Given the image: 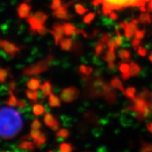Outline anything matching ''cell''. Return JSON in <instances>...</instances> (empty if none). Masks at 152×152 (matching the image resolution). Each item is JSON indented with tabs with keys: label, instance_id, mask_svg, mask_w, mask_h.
Here are the masks:
<instances>
[{
	"label": "cell",
	"instance_id": "cell-53",
	"mask_svg": "<svg viewBox=\"0 0 152 152\" xmlns=\"http://www.w3.org/2000/svg\"><path fill=\"white\" fill-rule=\"evenodd\" d=\"M108 68H109V69L111 70V71H113V70H114L115 68V63L114 62L108 63Z\"/></svg>",
	"mask_w": 152,
	"mask_h": 152
},
{
	"label": "cell",
	"instance_id": "cell-18",
	"mask_svg": "<svg viewBox=\"0 0 152 152\" xmlns=\"http://www.w3.org/2000/svg\"><path fill=\"white\" fill-rule=\"evenodd\" d=\"M8 93L9 94V97L8 99L5 101V104L9 106H11V107H14V106H17V103H18V99H17L15 95L13 93V91L11 90H8Z\"/></svg>",
	"mask_w": 152,
	"mask_h": 152
},
{
	"label": "cell",
	"instance_id": "cell-47",
	"mask_svg": "<svg viewBox=\"0 0 152 152\" xmlns=\"http://www.w3.org/2000/svg\"><path fill=\"white\" fill-rule=\"evenodd\" d=\"M31 128H35V129H39L42 128V124L39 122V121L38 119H35L33 121L31 124Z\"/></svg>",
	"mask_w": 152,
	"mask_h": 152
},
{
	"label": "cell",
	"instance_id": "cell-8",
	"mask_svg": "<svg viewBox=\"0 0 152 152\" xmlns=\"http://www.w3.org/2000/svg\"><path fill=\"white\" fill-rule=\"evenodd\" d=\"M1 47L3 48L4 52L9 54L11 58H14L16 53L20 50V49L16 47L14 43H11L7 40H2Z\"/></svg>",
	"mask_w": 152,
	"mask_h": 152
},
{
	"label": "cell",
	"instance_id": "cell-3",
	"mask_svg": "<svg viewBox=\"0 0 152 152\" xmlns=\"http://www.w3.org/2000/svg\"><path fill=\"white\" fill-rule=\"evenodd\" d=\"M148 0H95L94 4H102L104 16H108L113 10L121 9L127 7L144 6Z\"/></svg>",
	"mask_w": 152,
	"mask_h": 152
},
{
	"label": "cell",
	"instance_id": "cell-11",
	"mask_svg": "<svg viewBox=\"0 0 152 152\" xmlns=\"http://www.w3.org/2000/svg\"><path fill=\"white\" fill-rule=\"evenodd\" d=\"M30 10H31V7L30 5L26 3H23L19 6L17 11H18V16L20 18H25L29 16Z\"/></svg>",
	"mask_w": 152,
	"mask_h": 152
},
{
	"label": "cell",
	"instance_id": "cell-59",
	"mask_svg": "<svg viewBox=\"0 0 152 152\" xmlns=\"http://www.w3.org/2000/svg\"><path fill=\"white\" fill-rule=\"evenodd\" d=\"M1 42H2V40H0V47H1Z\"/></svg>",
	"mask_w": 152,
	"mask_h": 152
},
{
	"label": "cell",
	"instance_id": "cell-35",
	"mask_svg": "<svg viewBox=\"0 0 152 152\" xmlns=\"http://www.w3.org/2000/svg\"><path fill=\"white\" fill-rule=\"evenodd\" d=\"M9 68L4 69V68H0V83H4L7 80V76H8Z\"/></svg>",
	"mask_w": 152,
	"mask_h": 152
},
{
	"label": "cell",
	"instance_id": "cell-15",
	"mask_svg": "<svg viewBox=\"0 0 152 152\" xmlns=\"http://www.w3.org/2000/svg\"><path fill=\"white\" fill-rule=\"evenodd\" d=\"M61 48L64 51H70L73 47V42L70 38H62L60 41Z\"/></svg>",
	"mask_w": 152,
	"mask_h": 152
},
{
	"label": "cell",
	"instance_id": "cell-44",
	"mask_svg": "<svg viewBox=\"0 0 152 152\" xmlns=\"http://www.w3.org/2000/svg\"><path fill=\"white\" fill-rule=\"evenodd\" d=\"M140 43H141V41H140V39H138V38L135 37L134 39H132V47L134 51H136L137 49H138V47H140Z\"/></svg>",
	"mask_w": 152,
	"mask_h": 152
},
{
	"label": "cell",
	"instance_id": "cell-9",
	"mask_svg": "<svg viewBox=\"0 0 152 152\" xmlns=\"http://www.w3.org/2000/svg\"><path fill=\"white\" fill-rule=\"evenodd\" d=\"M44 122L46 124L47 126L50 128L52 130L56 131L59 130L60 123L57 119L53 116L52 114L47 113L44 117Z\"/></svg>",
	"mask_w": 152,
	"mask_h": 152
},
{
	"label": "cell",
	"instance_id": "cell-5",
	"mask_svg": "<svg viewBox=\"0 0 152 152\" xmlns=\"http://www.w3.org/2000/svg\"><path fill=\"white\" fill-rule=\"evenodd\" d=\"M110 90H111V85H108L101 77H97L92 81L90 91L92 96H104Z\"/></svg>",
	"mask_w": 152,
	"mask_h": 152
},
{
	"label": "cell",
	"instance_id": "cell-41",
	"mask_svg": "<svg viewBox=\"0 0 152 152\" xmlns=\"http://www.w3.org/2000/svg\"><path fill=\"white\" fill-rule=\"evenodd\" d=\"M75 9L76 13L78 14H80V15L85 14V13L88 11L86 8H85V7L81 4H76L75 7Z\"/></svg>",
	"mask_w": 152,
	"mask_h": 152
},
{
	"label": "cell",
	"instance_id": "cell-58",
	"mask_svg": "<svg viewBox=\"0 0 152 152\" xmlns=\"http://www.w3.org/2000/svg\"><path fill=\"white\" fill-rule=\"evenodd\" d=\"M149 59L150 60V61L152 62V54L150 55V56H149Z\"/></svg>",
	"mask_w": 152,
	"mask_h": 152
},
{
	"label": "cell",
	"instance_id": "cell-42",
	"mask_svg": "<svg viewBox=\"0 0 152 152\" xmlns=\"http://www.w3.org/2000/svg\"><path fill=\"white\" fill-rule=\"evenodd\" d=\"M53 28V30H55V31L56 32H58V33H64V28H63V25L59 23H54L53 25L52 26Z\"/></svg>",
	"mask_w": 152,
	"mask_h": 152
},
{
	"label": "cell",
	"instance_id": "cell-54",
	"mask_svg": "<svg viewBox=\"0 0 152 152\" xmlns=\"http://www.w3.org/2000/svg\"><path fill=\"white\" fill-rule=\"evenodd\" d=\"M31 138V136H30V134H26V135L23 136L21 138H20V140H23V141H24V140H30Z\"/></svg>",
	"mask_w": 152,
	"mask_h": 152
},
{
	"label": "cell",
	"instance_id": "cell-6",
	"mask_svg": "<svg viewBox=\"0 0 152 152\" xmlns=\"http://www.w3.org/2000/svg\"><path fill=\"white\" fill-rule=\"evenodd\" d=\"M79 96V90L75 87L64 89L61 94V99L66 103H71Z\"/></svg>",
	"mask_w": 152,
	"mask_h": 152
},
{
	"label": "cell",
	"instance_id": "cell-21",
	"mask_svg": "<svg viewBox=\"0 0 152 152\" xmlns=\"http://www.w3.org/2000/svg\"><path fill=\"white\" fill-rule=\"evenodd\" d=\"M42 92L43 93L44 97H46L47 96H49V94L52 93V84L49 81H46L44 84L40 86Z\"/></svg>",
	"mask_w": 152,
	"mask_h": 152
},
{
	"label": "cell",
	"instance_id": "cell-2",
	"mask_svg": "<svg viewBox=\"0 0 152 152\" xmlns=\"http://www.w3.org/2000/svg\"><path fill=\"white\" fill-rule=\"evenodd\" d=\"M125 111H130L134 113L136 118L143 121L152 114V108L149 102L141 94L132 99V104L125 109Z\"/></svg>",
	"mask_w": 152,
	"mask_h": 152
},
{
	"label": "cell",
	"instance_id": "cell-25",
	"mask_svg": "<svg viewBox=\"0 0 152 152\" xmlns=\"http://www.w3.org/2000/svg\"><path fill=\"white\" fill-rule=\"evenodd\" d=\"M104 97L108 103L112 104L115 102V99H116V95H115V92H113V91L111 90H110L109 92L106 93V94L104 95Z\"/></svg>",
	"mask_w": 152,
	"mask_h": 152
},
{
	"label": "cell",
	"instance_id": "cell-30",
	"mask_svg": "<svg viewBox=\"0 0 152 152\" xmlns=\"http://www.w3.org/2000/svg\"><path fill=\"white\" fill-rule=\"evenodd\" d=\"M59 150L61 152H71L74 150V147L69 143H61L59 146Z\"/></svg>",
	"mask_w": 152,
	"mask_h": 152
},
{
	"label": "cell",
	"instance_id": "cell-40",
	"mask_svg": "<svg viewBox=\"0 0 152 152\" xmlns=\"http://www.w3.org/2000/svg\"><path fill=\"white\" fill-rule=\"evenodd\" d=\"M16 106L18 107V109L21 110V111H23V110L28 108V104L27 102L23 99H18Z\"/></svg>",
	"mask_w": 152,
	"mask_h": 152
},
{
	"label": "cell",
	"instance_id": "cell-29",
	"mask_svg": "<svg viewBox=\"0 0 152 152\" xmlns=\"http://www.w3.org/2000/svg\"><path fill=\"white\" fill-rule=\"evenodd\" d=\"M135 93H136V89L133 87H128L125 91V96L131 99H133L135 97Z\"/></svg>",
	"mask_w": 152,
	"mask_h": 152
},
{
	"label": "cell",
	"instance_id": "cell-50",
	"mask_svg": "<svg viewBox=\"0 0 152 152\" xmlns=\"http://www.w3.org/2000/svg\"><path fill=\"white\" fill-rule=\"evenodd\" d=\"M8 87L9 88V90L14 91L16 90V83L14 80H11L9 83H8Z\"/></svg>",
	"mask_w": 152,
	"mask_h": 152
},
{
	"label": "cell",
	"instance_id": "cell-34",
	"mask_svg": "<svg viewBox=\"0 0 152 152\" xmlns=\"http://www.w3.org/2000/svg\"><path fill=\"white\" fill-rule=\"evenodd\" d=\"M139 20L142 23H150L151 22V16L148 13H147V14H142L140 16Z\"/></svg>",
	"mask_w": 152,
	"mask_h": 152
},
{
	"label": "cell",
	"instance_id": "cell-27",
	"mask_svg": "<svg viewBox=\"0 0 152 152\" xmlns=\"http://www.w3.org/2000/svg\"><path fill=\"white\" fill-rule=\"evenodd\" d=\"M33 16L37 19V20L39 21V23H41L42 24H44L45 22H46L47 19V15L45 14V13L42 12V11H37L34 14Z\"/></svg>",
	"mask_w": 152,
	"mask_h": 152
},
{
	"label": "cell",
	"instance_id": "cell-7",
	"mask_svg": "<svg viewBox=\"0 0 152 152\" xmlns=\"http://www.w3.org/2000/svg\"><path fill=\"white\" fill-rule=\"evenodd\" d=\"M119 27L124 30V34L125 37L128 39H130L135 33V31L137 29V25L132 22H122L119 25Z\"/></svg>",
	"mask_w": 152,
	"mask_h": 152
},
{
	"label": "cell",
	"instance_id": "cell-56",
	"mask_svg": "<svg viewBox=\"0 0 152 152\" xmlns=\"http://www.w3.org/2000/svg\"><path fill=\"white\" fill-rule=\"evenodd\" d=\"M140 10H141V11H142V12H145V11H147V9H146V8L144 7V6H141V7H140Z\"/></svg>",
	"mask_w": 152,
	"mask_h": 152
},
{
	"label": "cell",
	"instance_id": "cell-36",
	"mask_svg": "<svg viewBox=\"0 0 152 152\" xmlns=\"http://www.w3.org/2000/svg\"><path fill=\"white\" fill-rule=\"evenodd\" d=\"M95 16H96V14L95 13H90L87 15H86L83 18V23L86 24H90L92 23V21L94 20Z\"/></svg>",
	"mask_w": 152,
	"mask_h": 152
},
{
	"label": "cell",
	"instance_id": "cell-55",
	"mask_svg": "<svg viewBox=\"0 0 152 152\" xmlns=\"http://www.w3.org/2000/svg\"><path fill=\"white\" fill-rule=\"evenodd\" d=\"M147 128L150 132L152 133V122H150L147 125Z\"/></svg>",
	"mask_w": 152,
	"mask_h": 152
},
{
	"label": "cell",
	"instance_id": "cell-1",
	"mask_svg": "<svg viewBox=\"0 0 152 152\" xmlns=\"http://www.w3.org/2000/svg\"><path fill=\"white\" fill-rule=\"evenodd\" d=\"M23 126L20 113L13 108H0V138L11 140L20 132Z\"/></svg>",
	"mask_w": 152,
	"mask_h": 152
},
{
	"label": "cell",
	"instance_id": "cell-46",
	"mask_svg": "<svg viewBox=\"0 0 152 152\" xmlns=\"http://www.w3.org/2000/svg\"><path fill=\"white\" fill-rule=\"evenodd\" d=\"M134 35H135V37L138 38V39H142V38L144 37V35H145V30L137 29Z\"/></svg>",
	"mask_w": 152,
	"mask_h": 152
},
{
	"label": "cell",
	"instance_id": "cell-37",
	"mask_svg": "<svg viewBox=\"0 0 152 152\" xmlns=\"http://www.w3.org/2000/svg\"><path fill=\"white\" fill-rule=\"evenodd\" d=\"M119 70L122 73H128L130 71V65L126 63H120L119 64Z\"/></svg>",
	"mask_w": 152,
	"mask_h": 152
},
{
	"label": "cell",
	"instance_id": "cell-24",
	"mask_svg": "<svg viewBox=\"0 0 152 152\" xmlns=\"http://www.w3.org/2000/svg\"><path fill=\"white\" fill-rule=\"evenodd\" d=\"M118 56L123 62H128L131 58V54L126 49H121L118 52Z\"/></svg>",
	"mask_w": 152,
	"mask_h": 152
},
{
	"label": "cell",
	"instance_id": "cell-4",
	"mask_svg": "<svg viewBox=\"0 0 152 152\" xmlns=\"http://www.w3.org/2000/svg\"><path fill=\"white\" fill-rule=\"evenodd\" d=\"M53 60H54V56L52 55H49L45 59L37 62V64L33 66L25 68L23 71V73L25 75H37L38 74L46 71Z\"/></svg>",
	"mask_w": 152,
	"mask_h": 152
},
{
	"label": "cell",
	"instance_id": "cell-20",
	"mask_svg": "<svg viewBox=\"0 0 152 152\" xmlns=\"http://www.w3.org/2000/svg\"><path fill=\"white\" fill-rule=\"evenodd\" d=\"M63 28H64V34L67 36L73 35L74 32L77 29L73 24L70 23H65L63 24Z\"/></svg>",
	"mask_w": 152,
	"mask_h": 152
},
{
	"label": "cell",
	"instance_id": "cell-14",
	"mask_svg": "<svg viewBox=\"0 0 152 152\" xmlns=\"http://www.w3.org/2000/svg\"><path fill=\"white\" fill-rule=\"evenodd\" d=\"M93 71L92 68L89 67L85 65H80L79 66V72L80 75L83 76V77L87 80L88 79L89 76L92 74Z\"/></svg>",
	"mask_w": 152,
	"mask_h": 152
},
{
	"label": "cell",
	"instance_id": "cell-12",
	"mask_svg": "<svg viewBox=\"0 0 152 152\" xmlns=\"http://www.w3.org/2000/svg\"><path fill=\"white\" fill-rule=\"evenodd\" d=\"M27 21L30 26V33L33 34V35H35L38 28L40 27L42 25H43L38 21L34 16H28L27 18Z\"/></svg>",
	"mask_w": 152,
	"mask_h": 152
},
{
	"label": "cell",
	"instance_id": "cell-23",
	"mask_svg": "<svg viewBox=\"0 0 152 152\" xmlns=\"http://www.w3.org/2000/svg\"><path fill=\"white\" fill-rule=\"evenodd\" d=\"M46 112L44 106L40 104H36L33 106V113L35 116H39Z\"/></svg>",
	"mask_w": 152,
	"mask_h": 152
},
{
	"label": "cell",
	"instance_id": "cell-17",
	"mask_svg": "<svg viewBox=\"0 0 152 152\" xmlns=\"http://www.w3.org/2000/svg\"><path fill=\"white\" fill-rule=\"evenodd\" d=\"M110 85H111V87L121 90V92H123V94H125V90L124 89V87H123L122 82L121 81V80H120L118 77H113V78L111 80Z\"/></svg>",
	"mask_w": 152,
	"mask_h": 152
},
{
	"label": "cell",
	"instance_id": "cell-10",
	"mask_svg": "<svg viewBox=\"0 0 152 152\" xmlns=\"http://www.w3.org/2000/svg\"><path fill=\"white\" fill-rule=\"evenodd\" d=\"M68 4L61 5L58 9L53 11L52 15L55 18L61 19V20H68L70 18L67 11Z\"/></svg>",
	"mask_w": 152,
	"mask_h": 152
},
{
	"label": "cell",
	"instance_id": "cell-60",
	"mask_svg": "<svg viewBox=\"0 0 152 152\" xmlns=\"http://www.w3.org/2000/svg\"><path fill=\"white\" fill-rule=\"evenodd\" d=\"M26 1H31V0H26Z\"/></svg>",
	"mask_w": 152,
	"mask_h": 152
},
{
	"label": "cell",
	"instance_id": "cell-43",
	"mask_svg": "<svg viewBox=\"0 0 152 152\" xmlns=\"http://www.w3.org/2000/svg\"><path fill=\"white\" fill-rule=\"evenodd\" d=\"M111 39V35L109 33H104L101 37V41L104 44H108L109 41Z\"/></svg>",
	"mask_w": 152,
	"mask_h": 152
},
{
	"label": "cell",
	"instance_id": "cell-51",
	"mask_svg": "<svg viewBox=\"0 0 152 152\" xmlns=\"http://www.w3.org/2000/svg\"><path fill=\"white\" fill-rule=\"evenodd\" d=\"M121 77H122V79L123 80H128L130 77H131L130 74L129 72L128 73H122V75H121Z\"/></svg>",
	"mask_w": 152,
	"mask_h": 152
},
{
	"label": "cell",
	"instance_id": "cell-38",
	"mask_svg": "<svg viewBox=\"0 0 152 152\" xmlns=\"http://www.w3.org/2000/svg\"><path fill=\"white\" fill-rule=\"evenodd\" d=\"M140 151L144 152L152 151V144L147 143V142H142Z\"/></svg>",
	"mask_w": 152,
	"mask_h": 152
},
{
	"label": "cell",
	"instance_id": "cell-22",
	"mask_svg": "<svg viewBox=\"0 0 152 152\" xmlns=\"http://www.w3.org/2000/svg\"><path fill=\"white\" fill-rule=\"evenodd\" d=\"M140 71H141V68H140V66L137 63L134 61L130 62L129 73H130L131 76H136L139 75Z\"/></svg>",
	"mask_w": 152,
	"mask_h": 152
},
{
	"label": "cell",
	"instance_id": "cell-32",
	"mask_svg": "<svg viewBox=\"0 0 152 152\" xmlns=\"http://www.w3.org/2000/svg\"><path fill=\"white\" fill-rule=\"evenodd\" d=\"M49 32L51 34H52V35L54 36L55 44H56V45H58V44L60 42L61 39L63 38V33H58V32L55 31V30H49Z\"/></svg>",
	"mask_w": 152,
	"mask_h": 152
},
{
	"label": "cell",
	"instance_id": "cell-48",
	"mask_svg": "<svg viewBox=\"0 0 152 152\" xmlns=\"http://www.w3.org/2000/svg\"><path fill=\"white\" fill-rule=\"evenodd\" d=\"M61 5V0H53L52 4H51V9L53 10H56Z\"/></svg>",
	"mask_w": 152,
	"mask_h": 152
},
{
	"label": "cell",
	"instance_id": "cell-45",
	"mask_svg": "<svg viewBox=\"0 0 152 152\" xmlns=\"http://www.w3.org/2000/svg\"><path fill=\"white\" fill-rule=\"evenodd\" d=\"M49 30L47 29V28L45 27V26H44L43 25H42V26L39 27L38 29L37 30V32L39 34V35H45L47 34V32H49Z\"/></svg>",
	"mask_w": 152,
	"mask_h": 152
},
{
	"label": "cell",
	"instance_id": "cell-52",
	"mask_svg": "<svg viewBox=\"0 0 152 152\" xmlns=\"http://www.w3.org/2000/svg\"><path fill=\"white\" fill-rule=\"evenodd\" d=\"M109 17H110V18L111 19V20H117L118 18V14H116V13L111 12V14H109Z\"/></svg>",
	"mask_w": 152,
	"mask_h": 152
},
{
	"label": "cell",
	"instance_id": "cell-57",
	"mask_svg": "<svg viewBox=\"0 0 152 152\" xmlns=\"http://www.w3.org/2000/svg\"><path fill=\"white\" fill-rule=\"evenodd\" d=\"M99 34V30H94V33H93V35L94 36H97Z\"/></svg>",
	"mask_w": 152,
	"mask_h": 152
},
{
	"label": "cell",
	"instance_id": "cell-31",
	"mask_svg": "<svg viewBox=\"0 0 152 152\" xmlns=\"http://www.w3.org/2000/svg\"><path fill=\"white\" fill-rule=\"evenodd\" d=\"M46 140H47L46 135H45L44 133H41L40 136H39L37 140H34V143L35 144L36 147H39L46 142Z\"/></svg>",
	"mask_w": 152,
	"mask_h": 152
},
{
	"label": "cell",
	"instance_id": "cell-49",
	"mask_svg": "<svg viewBox=\"0 0 152 152\" xmlns=\"http://www.w3.org/2000/svg\"><path fill=\"white\" fill-rule=\"evenodd\" d=\"M138 54L141 56H145L147 54V50L144 47L140 46L137 49Z\"/></svg>",
	"mask_w": 152,
	"mask_h": 152
},
{
	"label": "cell",
	"instance_id": "cell-13",
	"mask_svg": "<svg viewBox=\"0 0 152 152\" xmlns=\"http://www.w3.org/2000/svg\"><path fill=\"white\" fill-rule=\"evenodd\" d=\"M35 147H36L35 144L29 141V140H24V141H22L18 146L19 149L28 150V151H34L35 149Z\"/></svg>",
	"mask_w": 152,
	"mask_h": 152
},
{
	"label": "cell",
	"instance_id": "cell-39",
	"mask_svg": "<svg viewBox=\"0 0 152 152\" xmlns=\"http://www.w3.org/2000/svg\"><path fill=\"white\" fill-rule=\"evenodd\" d=\"M41 131L38 129H35V128H32V130H30V134L31 136V138L33 139V140H37V139L40 136L41 134Z\"/></svg>",
	"mask_w": 152,
	"mask_h": 152
},
{
	"label": "cell",
	"instance_id": "cell-33",
	"mask_svg": "<svg viewBox=\"0 0 152 152\" xmlns=\"http://www.w3.org/2000/svg\"><path fill=\"white\" fill-rule=\"evenodd\" d=\"M56 135L57 137H62L64 139H66L69 137L70 132L67 129L63 128V129H61V130H59L56 132Z\"/></svg>",
	"mask_w": 152,
	"mask_h": 152
},
{
	"label": "cell",
	"instance_id": "cell-28",
	"mask_svg": "<svg viewBox=\"0 0 152 152\" xmlns=\"http://www.w3.org/2000/svg\"><path fill=\"white\" fill-rule=\"evenodd\" d=\"M105 48V44L102 42V41L98 42L96 44V46H95V54H96V56H100L102 54V53L103 52L104 49Z\"/></svg>",
	"mask_w": 152,
	"mask_h": 152
},
{
	"label": "cell",
	"instance_id": "cell-16",
	"mask_svg": "<svg viewBox=\"0 0 152 152\" xmlns=\"http://www.w3.org/2000/svg\"><path fill=\"white\" fill-rule=\"evenodd\" d=\"M26 85L30 90H37L40 87V81L36 77H32V78L30 79L29 81L27 82Z\"/></svg>",
	"mask_w": 152,
	"mask_h": 152
},
{
	"label": "cell",
	"instance_id": "cell-19",
	"mask_svg": "<svg viewBox=\"0 0 152 152\" xmlns=\"http://www.w3.org/2000/svg\"><path fill=\"white\" fill-rule=\"evenodd\" d=\"M49 105L51 107H59L61 106V101L59 98L55 94L51 93L49 96Z\"/></svg>",
	"mask_w": 152,
	"mask_h": 152
},
{
	"label": "cell",
	"instance_id": "cell-26",
	"mask_svg": "<svg viewBox=\"0 0 152 152\" xmlns=\"http://www.w3.org/2000/svg\"><path fill=\"white\" fill-rule=\"evenodd\" d=\"M26 94L30 100L33 101V102H37L38 100L39 93L37 90H32L29 89V90L26 91Z\"/></svg>",
	"mask_w": 152,
	"mask_h": 152
}]
</instances>
